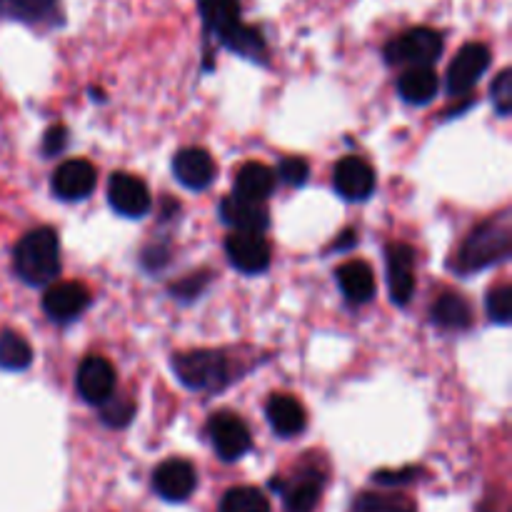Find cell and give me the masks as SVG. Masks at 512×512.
I'll list each match as a JSON object with an SVG mask.
<instances>
[{"label": "cell", "instance_id": "19", "mask_svg": "<svg viewBox=\"0 0 512 512\" xmlns=\"http://www.w3.org/2000/svg\"><path fill=\"white\" fill-rule=\"evenodd\" d=\"M335 275H338L340 290H343V295L350 303L363 305L368 300H373L375 278L368 263H363V260H350V263L340 265Z\"/></svg>", "mask_w": 512, "mask_h": 512}, {"label": "cell", "instance_id": "26", "mask_svg": "<svg viewBox=\"0 0 512 512\" xmlns=\"http://www.w3.org/2000/svg\"><path fill=\"white\" fill-rule=\"evenodd\" d=\"M220 512H270V503L260 490L233 488L225 493Z\"/></svg>", "mask_w": 512, "mask_h": 512}, {"label": "cell", "instance_id": "3", "mask_svg": "<svg viewBox=\"0 0 512 512\" xmlns=\"http://www.w3.org/2000/svg\"><path fill=\"white\" fill-rule=\"evenodd\" d=\"M200 10L208 23V28L223 40L228 48L258 58L263 53V38L253 28H245L240 23V3L238 0H200Z\"/></svg>", "mask_w": 512, "mask_h": 512}, {"label": "cell", "instance_id": "20", "mask_svg": "<svg viewBox=\"0 0 512 512\" xmlns=\"http://www.w3.org/2000/svg\"><path fill=\"white\" fill-rule=\"evenodd\" d=\"M275 188V175L268 165L263 163H248L240 168L238 178H235V195L253 203H263Z\"/></svg>", "mask_w": 512, "mask_h": 512}, {"label": "cell", "instance_id": "28", "mask_svg": "<svg viewBox=\"0 0 512 512\" xmlns=\"http://www.w3.org/2000/svg\"><path fill=\"white\" fill-rule=\"evenodd\" d=\"M100 408H103L100 410V418L110 428H125L135 415V405L128 398H115V395H110Z\"/></svg>", "mask_w": 512, "mask_h": 512}, {"label": "cell", "instance_id": "24", "mask_svg": "<svg viewBox=\"0 0 512 512\" xmlns=\"http://www.w3.org/2000/svg\"><path fill=\"white\" fill-rule=\"evenodd\" d=\"M320 493H323V478L318 473L303 475L283 490L285 512H313Z\"/></svg>", "mask_w": 512, "mask_h": 512}, {"label": "cell", "instance_id": "4", "mask_svg": "<svg viewBox=\"0 0 512 512\" xmlns=\"http://www.w3.org/2000/svg\"><path fill=\"white\" fill-rule=\"evenodd\" d=\"M173 370L180 383L190 390H220L230 380L228 360L215 350H193V353L175 355Z\"/></svg>", "mask_w": 512, "mask_h": 512}, {"label": "cell", "instance_id": "14", "mask_svg": "<svg viewBox=\"0 0 512 512\" xmlns=\"http://www.w3.org/2000/svg\"><path fill=\"white\" fill-rule=\"evenodd\" d=\"M90 303V293L80 283H55L45 290L43 310L55 323H70L78 318Z\"/></svg>", "mask_w": 512, "mask_h": 512}, {"label": "cell", "instance_id": "33", "mask_svg": "<svg viewBox=\"0 0 512 512\" xmlns=\"http://www.w3.org/2000/svg\"><path fill=\"white\" fill-rule=\"evenodd\" d=\"M65 143H68V133H65V128L63 125H53V128H48V133H45L43 138V153L58 155L60 150L65 148Z\"/></svg>", "mask_w": 512, "mask_h": 512}, {"label": "cell", "instance_id": "22", "mask_svg": "<svg viewBox=\"0 0 512 512\" xmlns=\"http://www.w3.org/2000/svg\"><path fill=\"white\" fill-rule=\"evenodd\" d=\"M430 320L443 330H465L473 323V310L470 303L458 293H445L443 298L435 300L430 310Z\"/></svg>", "mask_w": 512, "mask_h": 512}, {"label": "cell", "instance_id": "17", "mask_svg": "<svg viewBox=\"0 0 512 512\" xmlns=\"http://www.w3.org/2000/svg\"><path fill=\"white\" fill-rule=\"evenodd\" d=\"M220 218L233 230H245V233H263L270 223L268 210L263 205L238 198V195H230L220 203Z\"/></svg>", "mask_w": 512, "mask_h": 512}, {"label": "cell", "instance_id": "8", "mask_svg": "<svg viewBox=\"0 0 512 512\" xmlns=\"http://www.w3.org/2000/svg\"><path fill=\"white\" fill-rule=\"evenodd\" d=\"M225 253H228L230 265L238 268L240 273L258 275L263 273V270H268L270 265V245L260 233L235 230V233L228 235V240H225Z\"/></svg>", "mask_w": 512, "mask_h": 512}, {"label": "cell", "instance_id": "13", "mask_svg": "<svg viewBox=\"0 0 512 512\" xmlns=\"http://www.w3.org/2000/svg\"><path fill=\"white\" fill-rule=\"evenodd\" d=\"M333 185L345 200H365L375 190V173L363 158L348 155V158L338 160V165H335Z\"/></svg>", "mask_w": 512, "mask_h": 512}, {"label": "cell", "instance_id": "23", "mask_svg": "<svg viewBox=\"0 0 512 512\" xmlns=\"http://www.w3.org/2000/svg\"><path fill=\"white\" fill-rule=\"evenodd\" d=\"M58 13V0H0V15L18 23H50Z\"/></svg>", "mask_w": 512, "mask_h": 512}, {"label": "cell", "instance_id": "7", "mask_svg": "<svg viewBox=\"0 0 512 512\" xmlns=\"http://www.w3.org/2000/svg\"><path fill=\"white\" fill-rule=\"evenodd\" d=\"M208 435L210 443H213L215 453L225 460V463H233L240 460L250 450L253 440H250V430L238 415L233 413H218L210 418L208 423Z\"/></svg>", "mask_w": 512, "mask_h": 512}, {"label": "cell", "instance_id": "31", "mask_svg": "<svg viewBox=\"0 0 512 512\" xmlns=\"http://www.w3.org/2000/svg\"><path fill=\"white\" fill-rule=\"evenodd\" d=\"M205 285H208V273H195V275H188V278H183L180 283H175L173 288H170V293H173V298L190 303V300H195L200 293H203Z\"/></svg>", "mask_w": 512, "mask_h": 512}, {"label": "cell", "instance_id": "30", "mask_svg": "<svg viewBox=\"0 0 512 512\" xmlns=\"http://www.w3.org/2000/svg\"><path fill=\"white\" fill-rule=\"evenodd\" d=\"M355 512H413V508L403 500L383 498V495H363L355 503Z\"/></svg>", "mask_w": 512, "mask_h": 512}, {"label": "cell", "instance_id": "32", "mask_svg": "<svg viewBox=\"0 0 512 512\" xmlns=\"http://www.w3.org/2000/svg\"><path fill=\"white\" fill-rule=\"evenodd\" d=\"M308 173H310L308 160L288 158V160H283V163H280V173L278 175L288 185H303L305 180H308Z\"/></svg>", "mask_w": 512, "mask_h": 512}, {"label": "cell", "instance_id": "21", "mask_svg": "<svg viewBox=\"0 0 512 512\" xmlns=\"http://www.w3.org/2000/svg\"><path fill=\"white\" fill-rule=\"evenodd\" d=\"M398 90L403 95L405 103L413 105H425L435 98L438 93V75L428 65H420V68H408L398 80Z\"/></svg>", "mask_w": 512, "mask_h": 512}, {"label": "cell", "instance_id": "12", "mask_svg": "<svg viewBox=\"0 0 512 512\" xmlns=\"http://www.w3.org/2000/svg\"><path fill=\"white\" fill-rule=\"evenodd\" d=\"M153 488L168 503H183L195 490V470L188 460H165L155 468Z\"/></svg>", "mask_w": 512, "mask_h": 512}, {"label": "cell", "instance_id": "25", "mask_svg": "<svg viewBox=\"0 0 512 512\" xmlns=\"http://www.w3.org/2000/svg\"><path fill=\"white\" fill-rule=\"evenodd\" d=\"M30 363H33V350H30L28 340L5 330L0 335V368L18 373V370L28 368Z\"/></svg>", "mask_w": 512, "mask_h": 512}, {"label": "cell", "instance_id": "18", "mask_svg": "<svg viewBox=\"0 0 512 512\" xmlns=\"http://www.w3.org/2000/svg\"><path fill=\"white\" fill-rule=\"evenodd\" d=\"M270 428L283 438H293L305 430V410L293 395H273L265 405Z\"/></svg>", "mask_w": 512, "mask_h": 512}, {"label": "cell", "instance_id": "27", "mask_svg": "<svg viewBox=\"0 0 512 512\" xmlns=\"http://www.w3.org/2000/svg\"><path fill=\"white\" fill-rule=\"evenodd\" d=\"M485 308H488V315L493 323L498 325H510L512 320V288L510 285H498L488 293V300H485Z\"/></svg>", "mask_w": 512, "mask_h": 512}, {"label": "cell", "instance_id": "6", "mask_svg": "<svg viewBox=\"0 0 512 512\" xmlns=\"http://www.w3.org/2000/svg\"><path fill=\"white\" fill-rule=\"evenodd\" d=\"M490 65V50L483 43H468L458 50L448 68V93L453 98L470 93Z\"/></svg>", "mask_w": 512, "mask_h": 512}, {"label": "cell", "instance_id": "15", "mask_svg": "<svg viewBox=\"0 0 512 512\" xmlns=\"http://www.w3.org/2000/svg\"><path fill=\"white\" fill-rule=\"evenodd\" d=\"M173 173L180 185L190 190H205L215 180V163L208 150L185 148L175 155Z\"/></svg>", "mask_w": 512, "mask_h": 512}, {"label": "cell", "instance_id": "5", "mask_svg": "<svg viewBox=\"0 0 512 512\" xmlns=\"http://www.w3.org/2000/svg\"><path fill=\"white\" fill-rule=\"evenodd\" d=\"M443 55V35L433 28H413L400 38L390 40L385 48V58L393 65H408V68H420L428 65L433 68Z\"/></svg>", "mask_w": 512, "mask_h": 512}, {"label": "cell", "instance_id": "36", "mask_svg": "<svg viewBox=\"0 0 512 512\" xmlns=\"http://www.w3.org/2000/svg\"><path fill=\"white\" fill-rule=\"evenodd\" d=\"M350 245H355V233H353V230H345V233H343V240H340V243H335V245H333V250L350 248Z\"/></svg>", "mask_w": 512, "mask_h": 512}, {"label": "cell", "instance_id": "34", "mask_svg": "<svg viewBox=\"0 0 512 512\" xmlns=\"http://www.w3.org/2000/svg\"><path fill=\"white\" fill-rule=\"evenodd\" d=\"M415 478V470H395V473H378L375 480L383 485H398V483H408V480Z\"/></svg>", "mask_w": 512, "mask_h": 512}, {"label": "cell", "instance_id": "9", "mask_svg": "<svg viewBox=\"0 0 512 512\" xmlns=\"http://www.w3.org/2000/svg\"><path fill=\"white\" fill-rule=\"evenodd\" d=\"M388 265V288L395 305H408L415 293V253L410 245L393 243L385 250Z\"/></svg>", "mask_w": 512, "mask_h": 512}, {"label": "cell", "instance_id": "16", "mask_svg": "<svg viewBox=\"0 0 512 512\" xmlns=\"http://www.w3.org/2000/svg\"><path fill=\"white\" fill-rule=\"evenodd\" d=\"M95 188V168L88 160H68L53 175V190L60 200H85Z\"/></svg>", "mask_w": 512, "mask_h": 512}, {"label": "cell", "instance_id": "2", "mask_svg": "<svg viewBox=\"0 0 512 512\" xmlns=\"http://www.w3.org/2000/svg\"><path fill=\"white\" fill-rule=\"evenodd\" d=\"M15 273L28 285H50L60 275V240L53 228L30 230L13 250Z\"/></svg>", "mask_w": 512, "mask_h": 512}, {"label": "cell", "instance_id": "1", "mask_svg": "<svg viewBox=\"0 0 512 512\" xmlns=\"http://www.w3.org/2000/svg\"><path fill=\"white\" fill-rule=\"evenodd\" d=\"M512 248V225L510 213H500L495 218L485 220L473 233L468 235L465 245L460 248L455 268L460 273H478V270L490 268V265L503 263Z\"/></svg>", "mask_w": 512, "mask_h": 512}, {"label": "cell", "instance_id": "29", "mask_svg": "<svg viewBox=\"0 0 512 512\" xmlns=\"http://www.w3.org/2000/svg\"><path fill=\"white\" fill-rule=\"evenodd\" d=\"M493 103H495V110H498L500 115H510L512 110V70L505 68L500 70L498 78L493 80Z\"/></svg>", "mask_w": 512, "mask_h": 512}, {"label": "cell", "instance_id": "10", "mask_svg": "<svg viewBox=\"0 0 512 512\" xmlns=\"http://www.w3.org/2000/svg\"><path fill=\"white\" fill-rule=\"evenodd\" d=\"M108 203L125 218H143L150 210L148 185L130 173H115L108 183Z\"/></svg>", "mask_w": 512, "mask_h": 512}, {"label": "cell", "instance_id": "11", "mask_svg": "<svg viewBox=\"0 0 512 512\" xmlns=\"http://www.w3.org/2000/svg\"><path fill=\"white\" fill-rule=\"evenodd\" d=\"M75 385H78V393L83 395L85 403L103 405L115 390L113 365L105 358H100V355H90V358L80 363Z\"/></svg>", "mask_w": 512, "mask_h": 512}, {"label": "cell", "instance_id": "35", "mask_svg": "<svg viewBox=\"0 0 512 512\" xmlns=\"http://www.w3.org/2000/svg\"><path fill=\"white\" fill-rule=\"evenodd\" d=\"M143 263L148 265V268L158 270L160 265L168 263V248H148L143 255Z\"/></svg>", "mask_w": 512, "mask_h": 512}]
</instances>
